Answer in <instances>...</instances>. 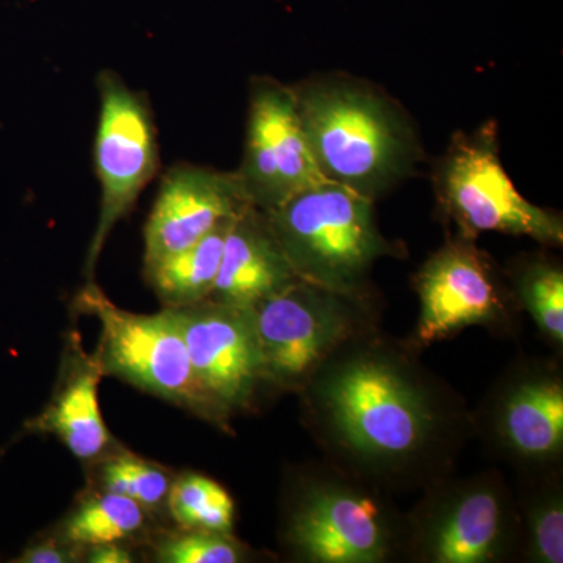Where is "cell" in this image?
Returning <instances> with one entry per match:
<instances>
[{"instance_id":"cell-1","label":"cell","mask_w":563,"mask_h":563,"mask_svg":"<svg viewBox=\"0 0 563 563\" xmlns=\"http://www.w3.org/2000/svg\"><path fill=\"white\" fill-rule=\"evenodd\" d=\"M314 162L325 180L373 199L410 161V139L391 106L347 85L295 91Z\"/></svg>"},{"instance_id":"cell-2","label":"cell","mask_w":563,"mask_h":563,"mask_svg":"<svg viewBox=\"0 0 563 563\" xmlns=\"http://www.w3.org/2000/svg\"><path fill=\"white\" fill-rule=\"evenodd\" d=\"M265 213L298 279L342 295L387 247L372 198L336 181L322 180Z\"/></svg>"},{"instance_id":"cell-3","label":"cell","mask_w":563,"mask_h":563,"mask_svg":"<svg viewBox=\"0 0 563 563\" xmlns=\"http://www.w3.org/2000/svg\"><path fill=\"white\" fill-rule=\"evenodd\" d=\"M76 307L101 324L95 355L103 376L120 377L206 420L222 418L196 379L172 309L163 307L152 314L129 312L111 302L95 282L79 292Z\"/></svg>"},{"instance_id":"cell-4","label":"cell","mask_w":563,"mask_h":563,"mask_svg":"<svg viewBox=\"0 0 563 563\" xmlns=\"http://www.w3.org/2000/svg\"><path fill=\"white\" fill-rule=\"evenodd\" d=\"M322 398L343 442L374 461H404L418 453L432 432L424 393L383 358L344 363L329 377Z\"/></svg>"},{"instance_id":"cell-5","label":"cell","mask_w":563,"mask_h":563,"mask_svg":"<svg viewBox=\"0 0 563 563\" xmlns=\"http://www.w3.org/2000/svg\"><path fill=\"white\" fill-rule=\"evenodd\" d=\"M98 90L101 110L95 139V168L101 184V209L85 258L88 282L95 277L96 265L114 225L131 213L161 165L157 129L144 96L129 88L113 70H102Z\"/></svg>"},{"instance_id":"cell-6","label":"cell","mask_w":563,"mask_h":563,"mask_svg":"<svg viewBox=\"0 0 563 563\" xmlns=\"http://www.w3.org/2000/svg\"><path fill=\"white\" fill-rule=\"evenodd\" d=\"M339 295L342 292L296 280L250 307L263 379L295 388L312 376L350 331Z\"/></svg>"},{"instance_id":"cell-7","label":"cell","mask_w":563,"mask_h":563,"mask_svg":"<svg viewBox=\"0 0 563 563\" xmlns=\"http://www.w3.org/2000/svg\"><path fill=\"white\" fill-rule=\"evenodd\" d=\"M492 132L454 141L444 161L442 192L466 232H501L561 244V218L533 206L514 187Z\"/></svg>"},{"instance_id":"cell-8","label":"cell","mask_w":563,"mask_h":563,"mask_svg":"<svg viewBox=\"0 0 563 563\" xmlns=\"http://www.w3.org/2000/svg\"><path fill=\"white\" fill-rule=\"evenodd\" d=\"M236 176L252 206L263 211L325 180L303 131L295 90L273 80L255 81Z\"/></svg>"},{"instance_id":"cell-9","label":"cell","mask_w":563,"mask_h":563,"mask_svg":"<svg viewBox=\"0 0 563 563\" xmlns=\"http://www.w3.org/2000/svg\"><path fill=\"white\" fill-rule=\"evenodd\" d=\"M172 310L207 398L222 415L250 401L265 380L250 307L206 299Z\"/></svg>"},{"instance_id":"cell-10","label":"cell","mask_w":563,"mask_h":563,"mask_svg":"<svg viewBox=\"0 0 563 563\" xmlns=\"http://www.w3.org/2000/svg\"><path fill=\"white\" fill-rule=\"evenodd\" d=\"M250 206L236 173L174 166L163 177L144 228V268L187 250Z\"/></svg>"},{"instance_id":"cell-11","label":"cell","mask_w":563,"mask_h":563,"mask_svg":"<svg viewBox=\"0 0 563 563\" xmlns=\"http://www.w3.org/2000/svg\"><path fill=\"white\" fill-rule=\"evenodd\" d=\"M290 539L296 550L321 563L383 561L390 533L379 506L344 487L314 488L292 515Z\"/></svg>"},{"instance_id":"cell-12","label":"cell","mask_w":563,"mask_h":563,"mask_svg":"<svg viewBox=\"0 0 563 563\" xmlns=\"http://www.w3.org/2000/svg\"><path fill=\"white\" fill-rule=\"evenodd\" d=\"M418 292L421 314L417 335L426 344L490 320L499 309L487 266L479 252L465 243L448 244L422 266Z\"/></svg>"},{"instance_id":"cell-13","label":"cell","mask_w":563,"mask_h":563,"mask_svg":"<svg viewBox=\"0 0 563 563\" xmlns=\"http://www.w3.org/2000/svg\"><path fill=\"white\" fill-rule=\"evenodd\" d=\"M296 280L301 279L292 272L265 211L250 206L229 228L220 272L209 299L246 309Z\"/></svg>"},{"instance_id":"cell-14","label":"cell","mask_w":563,"mask_h":563,"mask_svg":"<svg viewBox=\"0 0 563 563\" xmlns=\"http://www.w3.org/2000/svg\"><path fill=\"white\" fill-rule=\"evenodd\" d=\"M102 377L96 355H88L80 340L74 339L57 390L43 413L31 421V429L57 437L80 461H102L114 453V440L99 404Z\"/></svg>"},{"instance_id":"cell-15","label":"cell","mask_w":563,"mask_h":563,"mask_svg":"<svg viewBox=\"0 0 563 563\" xmlns=\"http://www.w3.org/2000/svg\"><path fill=\"white\" fill-rule=\"evenodd\" d=\"M504 532L501 496L477 485L440 507L424 533V551L437 563H483L498 554Z\"/></svg>"},{"instance_id":"cell-16","label":"cell","mask_w":563,"mask_h":563,"mask_svg":"<svg viewBox=\"0 0 563 563\" xmlns=\"http://www.w3.org/2000/svg\"><path fill=\"white\" fill-rule=\"evenodd\" d=\"M504 440L523 457L544 461L563 443V388L558 379L537 377L517 385L499 418Z\"/></svg>"},{"instance_id":"cell-17","label":"cell","mask_w":563,"mask_h":563,"mask_svg":"<svg viewBox=\"0 0 563 563\" xmlns=\"http://www.w3.org/2000/svg\"><path fill=\"white\" fill-rule=\"evenodd\" d=\"M233 220L224 222L187 250L144 268L146 279L163 307L177 309L210 298L220 272L225 236Z\"/></svg>"},{"instance_id":"cell-18","label":"cell","mask_w":563,"mask_h":563,"mask_svg":"<svg viewBox=\"0 0 563 563\" xmlns=\"http://www.w3.org/2000/svg\"><path fill=\"white\" fill-rule=\"evenodd\" d=\"M147 510L139 503L111 492H99L84 499L66 518L60 537L84 550L92 544L122 543L143 531Z\"/></svg>"},{"instance_id":"cell-19","label":"cell","mask_w":563,"mask_h":563,"mask_svg":"<svg viewBox=\"0 0 563 563\" xmlns=\"http://www.w3.org/2000/svg\"><path fill=\"white\" fill-rule=\"evenodd\" d=\"M166 507L180 529L232 531L235 506L231 495L202 474L185 473L174 479Z\"/></svg>"},{"instance_id":"cell-20","label":"cell","mask_w":563,"mask_h":563,"mask_svg":"<svg viewBox=\"0 0 563 563\" xmlns=\"http://www.w3.org/2000/svg\"><path fill=\"white\" fill-rule=\"evenodd\" d=\"M173 481L163 466L129 453L107 455L99 470L101 490L131 498L146 510L166 504Z\"/></svg>"},{"instance_id":"cell-21","label":"cell","mask_w":563,"mask_h":563,"mask_svg":"<svg viewBox=\"0 0 563 563\" xmlns=\"http://www.w3.org/2000/svg\"><path fill=\"white\" fill-rule=\"evenodd\" d=\"M155 561L163 563H236L243 561L240 543L231 533L180 529L163 537L154 547Z\"/></svg>"},{"instance_id":"cell-22","label":"cell","mask_w":563,"mask_h":563,"mask_svg":"<svg viewBox=\"0 0 563 563\" xmlns=\"http://www.w3.org/2000/svg\"><path fill=\"white\" fill-rule=\"evenodd\" d=\"M521 296L533 320L558 343L563 342V274L555 266H533L521 280Z\"/></svg>"},{"instance_id":"cell-23","label":"cell","mask_w":563,"mask_h":563,"mask_svg":"<svg viewBox=\"0 0 563 563\" xmlns=\"http://www.w3.org/2000/svg\"><path fill=\"white\" fill-rule=\"evenodd\" d=\"M533 558L544 563L563 562V509L558 498L547 499L531 517Z\"/></svg>"},{"instance_id":"cell-24","label":"cell","mask_w":563,"mask_h":563,"mask_svg":"<svg viewBox=\"0 0 563 563\" xmlns=\"http://www.w3.org/2000/svg\"><path fill=\"white\" fill-rule=\"evenodd\" d=\"M80 558L79 548L63 540H41L25 548L18 562L24 563H69Z\"/></svg>"},{"instance_id":"cell-25","label":"cell","mask_w":563,"mask_h":563,"mask_svg":"<svg viewBox=\"0 0 563 563\" xmlns=\"http://www.w3.org/2000/svg\"><path fill=\"white\" fill-rule=\"evenodd\" d=\"M85 561L91 563H129L133 562V555L124 544L101 543L84 548Z\"/></svg>"}]
</instances>
